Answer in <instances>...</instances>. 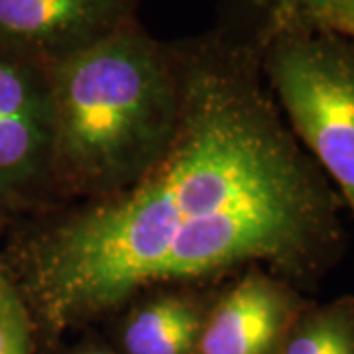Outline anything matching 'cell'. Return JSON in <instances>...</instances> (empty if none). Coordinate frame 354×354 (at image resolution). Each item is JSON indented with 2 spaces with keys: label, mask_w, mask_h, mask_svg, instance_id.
<instances>
[{
  "label": "cell",
  "mask_w": 354,
  "mask_h": 354,
  "mask_svg": "<svg viewBox=\"0 0 354 354\" xmlns=\"http://www.w3.org/2000/svg\"><path fill=\"white\" fill-rule=\"evenodd\" d=\"M67 354H118L111 351V348H106V346H102V344H81V346H77L73 348L71 353Z\"/></svg>",
  "instance_id": "11"
},
{
  "label": "cell",
  "mask_w": 354,
  "mask_h": 354,
  "mask_svg": "<svg viewBox=\"0 0 354 354\" xmlns=\"http://www.w3.org/2000/svg\"><path fill=\"white\" fill-rule=\"evenodd\" d=\"M46 73L57 207L124 189L165 152L179 114L176 53L138 20Z\"/></svg>",
  "instance_id": "2"
},
{
  "label": "cell",
  "mask_w": 354,
  "mask_h": 354,
  "mask_svg": "<svg viewBox=\"0 0 354 354\" xmlns=\"http://www.w3.org/2000/svg\"><path fill=\"white\" fill-rule=\"evenodd\" d=\"M250 36L279 113L354 215V41L309 28Z\"/></svg>",
  "instance_id": "3"
},
{
  "label": "cell",
  "mask_w": 354,
  "mask_h": 354,
  "mask_svg": "<svg viewBox=\"0 0 354 354\" xmlns=\"http://www.w3.org/2000/svg\"><path fill=\"white\" fill-rule=\"evenodd\" d=\"M34 330L24 297L0 264V354H32Z\"/></svg>",
  "instance_id": "10"
},
{
  "label": "cell",
  "mask_w": 354,
  "mask_h": 354,
  "mask_svg": "<svg viewBox=\"0 0 354 354\" xmlns=\"http://www.w3.org/2000/svg\"><path fill=\"white\" fill-rule=\"evenodd\" d=\"M51 205V97L46 69L0 57V223Z\"/></svg>",
  "instance_id": "4"
},
{
  "label": "cell",
  "mask_w": 354,
  "mask_h": 354,
  "mask_svg": "<svg viewBox=\"0 0 354 354\" xmlns=\"http://www.w3.org/2000/svg\"><path fill=\"white\" fill-rule=\"evenodd\" d=\"M209 305L193 291L158 290L120 325V354H193Z\"/></svg>",
  "instance_id": "7"
},
{
  "label": "cell",
  "mask_w": 354,
  "mask_h": 354,
  "mask_svg": "<svg viewBox=\"0 0 354 354\" xmlns=\"http://www.w3.org/2000/svg\"><path fill=\"white\" fill-rule=\"evenodd\" d=\"M305 304L297 288L250 266L209 305L193 354H279Z\"/></svg>",
  "instance_id": "6"
},
{
  "label": "cell",
  "mask_w": 354,
  "mask_h": 354,
  "mask_svg": "<svg viewBox=\"0 0 354 354\" xmlns=\"http://www.w3.org/2000/svg\"><path fill=\"white\" fill-rule=\"evenodd\" d=\"M241 28L258 34L274 28L325 30L354 41V0H236Z\"/></svg>",
  "instance_id": "8"
},
{
  "label": "cell",
  "mask_w": 354,
  "mask_h": 354,
  "mask_svg": "<svg viewBox=\"0 0 354 354\" xmlns=\"http://www.w3.org/2000/svg\"><path fill=\"white\" fill-rule=\"evenodd\" d=\"M136 0H0V57L48 69L138 20Z\"/></svg>",
  "instance_id": "5"
},
{
  "label": "cell",
  "mask_w": 354,
  "mask_h": 354,
  "mask_svg": "<svg viewBox=\"0 0 354 354\" xmlns=\"http://www.w3.org/2000/svg\"><path fill=\"white\" fill-rule=\"evenodd\" d=\"M279 354H354V295L327 304L307 301Z\"/></svg>",
  "instance_id": "9"
},
{
  "label": "cell",
  "mask_w": 354,
  "mask_h": 354,
  "mask_svg": "<svg viewBox=\"0 0 354 354\" xmlns=\"http://www.w3.org/2000/svg\"><path fill=\"white\" fill-rule=\"evenodd\" d=\"M174 53L179 114L158 162L106 197L41 209L0 258L50 335L250 266L304 293L344 250V203L279 113L258 39L227 24Z\"/></svg>",
  "instance_id": "1"
}]
</instances>
